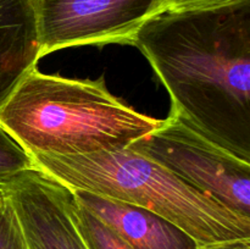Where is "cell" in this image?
Masks as SVG:
<instances>
[{
    "label": "cell",
    "instance_id": "cell-1",
    "mask_svg": "<svg viewBox=\"0 0 250 249\" xmlns=\"http://www.w3.org/2000/svg\"><path fill=\"white\" fill-rule=\"evenodd\" d=\"M132 45L167 89L172 114L250 163V2L155 14Z\"/></svg>",
    "mask_w": 250,
    "mask_h": 249
},
{
    "label": "cell",
    "instance_id": "cell-2",
    "mask_svg": "<svg viewBox=\"0 0 250 249\" xmlns=\"http://www.w3.org/2000/svg\"><path fill=\"white\" fill-rule=\"evenodd\" d=\"M161 122L114 97L104 78L72 80L37 68L0 106V124L32 156L120 150Z\"/></svg>",
    "mask_w": 250,
    "mask_h": 249
},
{
    "label": "cell",
    "instance_id": "cell-3",
    "mask_svg": "<svg viewBox=\"0 0 250 249\" xmlns=\"http://www.w3.org/2000/svg\"><path fill=\"white\" fill-rule=\"evenodd\" d=\"M43 172L85 190L156 212L200 246L250 239V217L190 187L155 161L128 148L80 156H32Z\"/></svg>",
    "mask_w": 250,
    "mask_h": 249
},
{
    "label": "cell",
    "instance_id": "cell-4",
    "mask_svg": "<svg viewBox=\"0 0 250 249\" xmlns=\"http://www.w3.org/2000/svg\"><path fill=\"white\" fill-rule=\"evenodd\" d=\"M128 149L155 161L190 187L250 217V163L221 148L171 112Z\"/></svg>",
    "mask_w": 250,
    "mask_h": 249
},
{
    "label": "cell",
    "instance_id": "cell-5",
    "mask_svg": "<svg viewBox=\"0 0 250 249\" xmlns=\"http://www.w3.org/2000/svg\"><path fill=\"white\" fill-rule=\"evenodd\" d=\"M159 0H39L41 56L70 46L133 44Z\"/></svg>",
    "mask_w": 250,
    "mask_h": 249
},
{
    "label": "cell",
    "instance_id": "cell-6",
    "mask_svg": "<svg viewBox=\"0 0 250 249\" xmlns=\"http://www.w3.org/2000/svg\"><path fill=\"white\" fill-rule=\"evenodd\" d=\"M17 215L28 249H88L72 217L73 190L36 167L0 187Z\"/></svg>",
    "mask_w": 250,
    "mask_h": 249
},
{
    "label": "cell",
    "instance_id": "cell-7",
    "mask_svg": "<svg viewBox=\"0 0 250 249\" xmlns=\"http://www.w3.org/2000/svg\"><path fill=\"white\" fill-rule=\"evenodd\" d=\"M75 199L111 227L132 249H200L181 227L156 212L85 190L72 189Z\"/></svg>",
    "mask_w": 250,
    "mask_h": 249
},
{
    "label": "cell",
    "instance_id": "cell-8",
    "mask_svg": "<svg viewBox=\"0 0 250 249\" xmlns=\"http://www.w3.org/2000/svg\"><path fill=\"white\" fill-rule=\"evenodd\" d=\"M39 0H0V106L41 56Z\"/></svg>",
    "mask_w": 250,
    "mask_h": 249
},
{
    "label": "cell",
    "instance_id": "cell-9",
    "mask_svg": "<svg viewBox=\"0 0 250 249\" xmlns=\"http://www.w3.org/2000/svg\"><path fill=\"white\" fill-rule=\"evenodd\" d=\"M72 217L88 249H132L111 227L73 200Z\"/></svg>",
    "mask_w": 250,
    "mask_h": 249
},
{
    "label": "cell",
    "instance_id": "cell-10",
    "mask_svg": "<svg viewBox=\"0 0 250 249\" xmlns=\"http://www.w3.org/2000/svg\"><path fill=\"white\" fill-rule=\"evenodd\" d=\"M36 167L31 154L0 124V187L23 171Z\"/></svg>",
    "mask_w": 250,
    "mask_h": 249
},
{
    "label": "cell",
    "instance_id": "cell-11",
    "mask_svg": "<svg viewBox=\"0 0 250 249\" xmlns=\"http://www.w3.org/2000/svg\"><path fill=\"white\" fill-rule=\"evenodd\" d=\"M0 249H28L16 212L5 194L0 207Z\"/></svg>",
    "mask_w": 250,
    "mask_h": 249
},
{
    "label": "cell",
    "instance_id": "cell-12",
    "mask_svg": "<svg viewBox=\"0 0 250 249\" xmlns=\"http://www.w3.org/2000/svg\"><path fill=\"white\" fill-rule=\"evenodd\" d=\"M250 2V0H159L156 14L219 10Z\"/></svg>",
    "mask_w": 250,
    "mask_h": 249
},
{
    "label": "cell",
    "instance_id": "cell-13",
    "mask_svg": "<svg viewBox=\"0 0 250 249\" xmlns=\"http://www.w3.org/2000/svg\"><path fill=\"white\" fill-rule=\"evenodd\" d=\"M200 249H250V239H234V241L219 242V243L203 246Z\"/></svg>",
    "mask_w": 250,
    "mask_h": 249
},
{
    "label": "cell",
    "instance_id": "cell-14",
    "mask_svg": "<svg viewBox=\"0 0 250 249\" xmlns=\"http://www.w3.org/2000/svg\"><path fill=\"white\" fill-rule=\"evenodd\" d=\"M2 202H4V193H2V190L0 189V207H1Z\"/></svg>",
    "mask_w": 250,
    "mask_h": 249
}]
</instances>
